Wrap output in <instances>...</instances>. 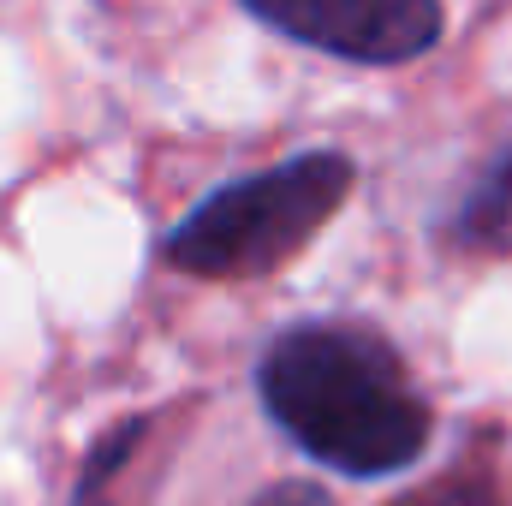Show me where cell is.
<instances>
[{"label":"cell","mask_w":512,"mask_h":506,"mask_svg":"<svg viewBox=\"0 0 512 506\" xmlns=\"http://www.w3.org/2000/svg\"><path fill=\"white\" fill-rule=\"evenodd\" d=\"M262 411L340 477H393L429 447V405L382 334L352 322L286 328L256 364Z\"/></svg>","instance_id":"obj_1"},{"label":"cell","mask_w":512,"mask_h":506,"mask_svg":"<svg viewBox=\"0 0 512 506\" xmlns=\"http://www.w3.org/2000/svg\"><path fill=\"white\" fill-rule=\"evenodd\" d=\"M352 179H358V167L340 149L292 155V161H280L268 173L233 179L215 197H203L167 233L161 256L179 274H203V280L268 274L334 221V209L352 197Z\"/></svg>","instance_id":"obj_2"},{"label":"cell","mask_w":512,"mask_h":506,"mask_svg":"<svg viewBox=\"0 0 512 506\" xmlns=\"http://www.w3.org/2000/svg\"><path fill=\"white\" fill-rule=\"evenodd\" d=\"M245 12L358 66H405L441 36V0H245Z\"/></svg>","instance_id":"obj_3"},{"label":"cell","mask_w":512,"mask_h":506,"mask_svg":"<svg viewBox=\"0 0 512 506\" xmlns=\"http://www.w3.org/2000/svg\"><path fill=\"white\" fill-rule=\"evenodd\" d=\"M459 233L477 239V245H495V239L512 233V155L477 185V197H471L465 215H459Z\"/></svg>","instance_id":"obj_4"},{"label":"cell","mask_w":512,"mask_h":506,"mask_svg":"<svg viewBox=\"0 0 512 506\" xmlns=\"http://www.w3.org/2000/svg\"><path fill=\"white\" fill-rule=\"evenodd\" d=\"M137 441H143V417H131V423H120V429H108V435L96 441V453H90L84 477H78V501H72V506H114V501H108V477H120V471H126V459L137 453Z\"/></svg>","instance_id":"obj_5"},{"label":"cell","mask_w":512,"mask_h":506,"mask_svg":"<svg viewBox=\"0 0 512 506\" xmlns=\"http://www.w3.org/2000/svg\"><path fill=\"white\" fill-rule=\"evenodd\" d=\"M245 506H340L322 483H298V477H286V483H268L262 495H251Z\"/></svg>","instance_id":"obj_6"}]
</instances>
